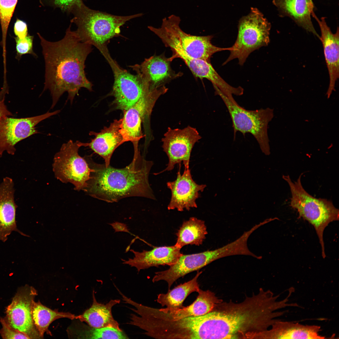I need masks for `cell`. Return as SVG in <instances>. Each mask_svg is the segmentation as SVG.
<instances>
[{
    "label": "cell",
    "instance_id": "cell-8",
    "mask_svg": "<svg viewBox=\"0 0 339 339\" xmlns=\"http://www.w3.org/2000/svg\"><path fill=\"white\" fill-rule=\"evenodd\" d=\"M83 143L70 140L62 145L55 155L52 164L56 177L63 183H70L76 191H84L92 170L84 158L78 154Z\"/></svg>",
    "mask_w": 339,
    "mask_h": 339
},
{
    "label": "cell",
    "instance_id": "cell-35",
    "mask_svg": "<svg viewBox=\"0 0 339 339\" xmlns=\"http://www.w3.org/2000/svg\"><path fill=\"white\" fill-rule=\"evenodd\" d=\"M4 99H0V121L5 116H12L13 115L7 109L4 103Z\"/></svg>",
    "mask_w": 339,
    "mask_h": 339
},
{
    "label": "cell",
    "instance_id": "cell-10",
    "mask_svg": "<svg viewBox=\"0 0 339 339\" xmlns=\"http://www.w3.org/2000/svg\"><path fill=\"white\" fill-rule=\"evenodd\" d=\"M105 59L114 74L112 94L117 108L126 110L151 90L140 76L132 74L120 67L110 55Z\"/></svg>",
    "mask_w": 339,
    "mask_h": 339
},
{
    "label": "cell",
    "instance_id": "cell-2",
    "mask_svg": "<svg viewBox=\"0 0 339 339\" xmlns=\"http://www.w3.org/2000/svg\"><path fill=\"white\" fill-rule=\"evenodd\" d=\"M84 158L92 170L84 191L90 196L111 203L131 196L155 199L148 180L153 163L146 160L137 150L130 164L122 169L106 167L90 157Z\"/></svg>",
    "mask_w": 339,
    "mask_h": 339
},
{
    "label": "cell",
    "instance_id": "cell-26",
    "mask_svg": "<svg viewBox=\"0 0 339 339\" xmlns=\"http://www.w3.org/2000/svg\"><path fill=\"white\" fill-rule=\"evenodd\" d=\"M202 272L198 271L196 275L190 280L168 290L166 293L159 294L157 302L162 306H166V308L169 309L183 307V303L186 297L191 293L197 292L199 290L200 288L197 281Z\"/></svg>",
    "mask_w": 339,
    "mask_h": 339
},
{
    "label": "cell",
    "instance_id": "cell-30",
    "mask_svg": "<svg viewBox=\"0 0 339 339\" xmlns=\"http://www.w3.org/2000/svg\"><path fill=\"white\" fill-rule=\"evenodd\" d=\"M18 0H0V23L3 55H6V42L8 27Z\"/></svg>",
    "mask_w": 339,
    "mask_h": 339
},
{
    "label": "cell",
    "instance_id": "cell-34",
    "mask_svg": "<svg viewBox=\"0 0 339 339\" xmlns=\"http://www.w3.org/2000/svg\"><path fill=\"white\" fill-rule=\"evenodd\" d=\"M13 31L16 37L20 39L24 38L28 35L26 23L23 20L17 19L14 24Z\"/></svg>",
    "mask_w": 339,
    "mask_h": 339
},
{
    "label": "cell",
    "instance_id": "cell-31",
    "mask_svg": "<svg viewBox=\"0 0 339 339\" xmlns=\"http://www.w3.org/2000/svg\"><path fill=\"white\" fill-rule=\"evenodd\" d=\"M16 42V50L17 59L22 55L26 54H31L35 56L36 55L33 51V36L28 35L24 38H14Z\"/></svg>",
    "mask_w": 339,
    "mask_h": 339
},
{
    "label": "cell",
    "instance_id": "cell-17",
    "mask_svg": "<svg viewBox=\"0 0 339 339\" xmlns=\"http://www.w3.org/2000/svg\"><path fill=\"white\" fill-rule=\"evenodd\" d=\"M169 58L164 54L146 58L140 64L130 67L148 85L150 90L165 86L171 80L181 77L183 73H176L172 69Z\"/></svg>",
    "mask_w": 339,
    "mask_h": 339
},
{
    "label": "cell",
    "instance_id": "cell-13",
    "mask_svg": "<svg viewBox=\"0 0 339 339\" xmlns=\"http://www.w3.org/2000/svg\"><path fill=\"white\" fill-rule=\"evenodd\" d=\"M37 295L36 291L32 287L22 289L16 294L6 309L5 319L8 325L30 339L41 338L32 316V305Z\"/></svg>",
    "mask_w": 339,
    "mask_h": 339
},
{
    "label": "cell",
    "instance_id": "cell-33",
    "mask_svg": "<svg viewBox=\"0 0 339 339\" xmlns=\"http://www.w3.org/2000/svg\"><path fill=\"white\" fill-rule=\"evenodd\" d=\"M53 5L65 11L71 12L83 3L82 0H49Z\"/></svg>",
    "mask_w": 339,
    "mask_h": 339
},
{
    "label": "cell",
    "instance_id": "cell-24",
    "mask_svg": "<svg viewBox=\"0 0 339 339\" xmlns=\"http://www.w3.org/2000/svg\"><path fill=\"white\" fill-rule=\"evenodd\" d=\"M122 119L115 120L108 127L95 134V137L89 143H83V146L89 147L105 160L106 167L110 165L111 157L115 150L123 143L120 132Z\"/></svg>",
    "mask_w": 339,
    "mask_h": 339
},
{
    "label": "cell",
    "instance_id": "cell-4",
    "mask_svg": "<svg viewBox=\"0 0 339 339\" xmlns=\"http://www.w3.org/2000/svg\"><path fill=\"white\" fill-rule=\"evenodd\" d=\"M302 174L297 181L293 182L289 175L282 178L288 184L291 193L290 206L298 212L299 217L308 221L314 227L320 244L322 255L326 256L323 238L324 230L328 224L339 220V210L332 202L326 199L317 198L309 194L301 181Z\"/></svg>",
    "mask_w": 339,
    "mask_h": 339
},
{
    "label": "cell",
    "instance_id": "cell-22",
    "mask_svg": "<svg viewBox=\"0 0 339 339\" xmlns=\"http://www.w3.org/2000/svg\"><path fill=\"white\" fill-rule=\"evenodd\" d=\"M272 328L260 333L258 336L267 339H324L319 335L320 327L319 326L303 325L291 321L278 320Z\"/></svg>",
    "mask_w": 339,
    "mask_h": 339
},
{
    "label": "cell",
    "instance_id": "cell-11",
    "mask_svg": "<svg viewBox=\"0 0 339 339\" xmlns=\"http://www.w3.org/2000/svg\"><path fill=\"white\" fill-rule=\"evenodd\" d=\"M201 138L196 128L190 126L180 129L168 127L162 139V147L169 162L164 171H171L175 164L183 162L184 166H189L192 150Z\"/></svg>",
    "mask_w": 339,
    "mask_h": 339
},
{
    "label": "cell",
    "instance_id": "cell-36",
    "mask_svg": "<svg viewBox=\"0 0 339 339\" xmlns=\"http://www.w3.org/2000/svg\"><path fill=\"white\" fill-rule=\"evenodd\" d=\"M115 229V231H124L129 232L126 224L116 222L110 224Z\"/></svg>",
    "mask_w": 339,
    "mask_h": 339
},
{
    "label": "cell",
    "instance_id": "cell-25",
    "mask_svg": "<svg viewBox=\"0 0 339 339\" xmlns=\"http://www.w3.org/2000/svg\"><path fill=\"white\" fill-rule=\"evenodd\" d=\"M93 303L91 307L82 314L78 315V319L89 326L95 328L112 327L121 329L118 322L114 318L112 313V308L119 304V299H111L104 304L98 302L94 290L92 294Z\"/></svg>",
    "mask_w": 339,
    "mask_h": 339
},
{
    "label": "cell",
    "instance_id": "cell-12",
    "mask_svg": "<svg viewBox=\"0 0 339 339\" xmlns=\"http://www.w3.org/2000/svg\"><path fill=\"white\" fill-rule=\"evenodd\" d=\"M60 112L56 110L31 117L14 118L6 116L0 121V158L4 151L15 153V145L19 142L38 133L35 126L42 121Z\"/></svg>",
    "mask_w": 339,
    "mask_h": 339
},
{
    "label": "cell",
    "instance_id": "cell-32",
    "mask_svg": "<svg viewBox=\"0 0 339 339\" xmlns=\"http://www.w3.org/2000/svg\"><path fill=\"white\" fill-rule=\"evenodd\" d=\"M2 328L0 330V334L3 339H30L25 334L11 327L6 321L5 319L0 320Z\"/></svg>",
    "mask_w": 339,
    "mask_h": 339
},
{
    "label": "cell",
    "instance_id": "cell-16",
    "mask_svg": "<svg viewBox=\"0 0 339 339\" xmlns=\"http://www.w3.org/2000/svg\"><path fill=\"white\" fill-rule=\"evenodd\" d=\"M219 259L217 249L190 255L182 254L177 261L170 266L168 269L156 272L152 281L153 282L161 280L166 281L169 290L173 283L180 278Z\"/></svg>",
    "mask_w": 339,
    "mask_h": 339
},
{
    "label": "cell",
    "instance_id": "cell-21",
    "mask_svg": "<svg viewBox=\"0 0 339 339\" xmlns=\"http://www.w3.org/2000/svg\"><path fill=\"white\" fill-rule=\"evenodd\" d=\"M272 3L277 8L279 16L288 17L299 26L320 39V36L311 21V13L314 8L312 0H273Z\"/></svg>",
    "mask_w": 339,
    "mask_h": 339
},
{
    "label": "cell",
    "instance_id": "cell-7",
    "mask_svg": "<svg viewBox=\"0 0 339 339\" xmlns=\"http://www.w3.org/2000/svg\"><path fill=\"white\" fill-rule=\"evenodd\" d=\"M215 94L218 95L225 104L230 115L234 136L237 132L245 136L251 134L256 139L262 151L266 154L270 153L268 124L274 117L273 109L269 108L249 110L230 100L216 87Z\"/></svg>",
    "mask_w": 339,
    "mask_h": 339
},
{
    "label": "cell",
    "instance_id": "cell-18",
    "mask_svg": "<svg viewBox=\"0 0 339 339\" xmlns=\"http://www.w3.org/2000/svg\"><path fill=\"white\" fill-rule=\"evenodd\" d=\"M311 16L317 22L321 31L320 40L323 44L325 58L328 68L329 84L326 94L330 98L332 92L335 91L336 81L339 76V32L337 27L336 31L333 33L328 26L325 17L320 19L314 11Z\"/></svg>",
    "mask_w": 339,
    "mask_h": 339
},
{
    "label": "cell",
    "instance_id": "cell-28",
    "mask_svg": "<svg viewBox=\"0 0 339 339\" xmlns=\"http://www.w3.org/2000/svg\"><path fill=\"white\" fill-rule=\"evenodd\" d=\"M32 316L34 324L41 338H43L45 332L51 335L48 327L55 320L62 318L71 320L78 319V315L69 312L52 310L43 305L40 301L35 302L34 301L32 305Z\"/></svg>",
    "mask_w": 339,
    "mask_h": 339
},
{
    "label": "cell",
    "instance_id": "cell-20",
    "mask_svg": "<svg viewBox=\"0 0 339 339\" xmlns=\"http://www.w3.org/2000/svg\"><path fill=\"white\" fill-rule=\"evenodd\" d=\"M15 189L13 179L4 178L0 184V240L5 242L13 231L25 235L17 228L16 212L18 206L14 199Z\"/></svg>",
    "mask_w": 339,
    "mask_h": 339
},
{
    "label": "cell",
    "instance_id": "cell-29",
    "mask_svg": "<svg viewBox=\"0 0 339 339\" xmlns=\"http://www.w3.org/2000/svg\"><path fill=\"white\" fill-rule=\"evenodd\" d=\"M73 331V336L85 339H128L122 330L112 327L95 328L82 325Z\"/></svg>",
    "mask_w": 339,
    "mask_h": 339
},
{
    "label": "cell",
    "instance_id": "cell-14",
    "mask_svg": "<svg viewBox=\"0 0 339 339\" xmlns=\"http://www.w3.org/2000/svg\"><path fill=\"white\" fill-rule=\"evenodd\" d=\"M168 90L164 86L151 90L133 106L125 110L120 129L123 143L130 141L136 143L142 137L141 128L142 120L145 116L150 114L157 100Z\"/></svg>",
    "mask_w": 339,
    "mask_h": 339
},
{
    "label": "cell",
    "instance_id": "cell-19",
    "mask_svg": "<svg viewBox=\"0 0 339 339\" xmlns=\"http://www.w3.org/2000/svg\"><path fill=\"white\" fill-rule=\"evenodd\" d=\"M181 249L175 245L169 246L156 247L151 250H143L141 252L131 249L130 251L134 254L133 258L128 260H122L123 264L136 267L139 272L151 267L172 265L182 254Z\"/></svg>",
    "mask_w": 339,
    "mask_h": 339
},
{
    "label": "cell",
    "instance_id": "cell-15",
    "mask_svg": "<svg viewBox=\"0 0 339 339\" xmlns=\"http://www.w3.org/2000/svg\"><path fill=\"white\" fill-rule=\"evenodd\" d=\"M180 167L179 164L176 179L167 183L171 194L167 207L169 210L177 209L181 212L185 209L189 211L191 208H197L196 200L200 196L199 192H202L206 186L205 185H199L193 180L189 166H184V171L182 175Z\"/></svg>",
    "mask_w": 339,
    "mask_h": 339
},
{
    "label": "cell",
    "instance_id": "cell-3",
    "mask_svg": "<svg viewBox=\"0 0 339 339\" xmlns=\"http://www.w3.org/2000/svg\"><path fill=\"white\" fill-rule=\"evenodd\" d=\"M71 12L74 15L72 21L77 26L76 31L80 40L94 46L101 53L108 50L109 41L119 35L120 27L126 22L143 15H115L90 9L83 2Z\"/></svg>",
    "mask_w": 339,
    "mask_h": 339
},
{
    "label": "cell",
    "instance_id": "cell-5",
    "mask_svg": "<svg viewBox=\"0 0 339 339\" xmlns=\"http://www.w3.org/2000/svg\"><path fill=\"white\" fill-rule=\"evenodd\" d=\"M180 21L179 17L172 15L163 19L160 28L151 26L148 28L161 39L166 47L180 49L191 57L209 62L215 53L230 50V47L221 48L213 45L211 42L213 35L199 36L186 33L180 28Z\"/></svg>",
    "mask_w": 339,
    "mask_h": 339
},
{
    "label": "cell",
    "instance_id": "cell-1",
    "mask_svg": "<svg viewBox=\"0 0 339 339\" xmlns=\"http://www.w3.org/2000/svg\"><path fill=\"white\" fill-rule=\"evenodd\" d=\"M45 63V81L43 91L50 90L52 102L56 105L65 92L72 103L82 88L92 90V84L86 77L85 62L92 50V46L82 42L71 26L64 37L56 42L45 39L39 33Z\"/></svg>",
    "mask_w": 339,
    "mask_h": 339
},
{
    "label": "cell",
    "instance_id": "cell-27",
    "mask_svg": "<svg viewBox=\"0 0 339 339\" xmlns=\"http://www.w3.org/2000/svg\"><path fill=\"white\" fill-rule=\"evenodd\" d=\"M207 234L204 221L191 217L183 222L176 233L177 239L175 245L180 248L189 245L199 246Z\"/></svg>",
    "mask_w": 339,
    "mask_h": 339
},
{
    "label": "cell",
    "instance_id": "cell-9",
    "mask_svg": "<svg viewBox=\"0 0 339 339\" xmlns=\"http://www.w3.org/2000/svg\"><path fill=\"white\" fill-rule=\"evenodd\" d=\"M196 299L191 304L175 309H157L143 305L135 301L131 309L135 314L159 319L176 320L191 316L201 315L209 313L221 302L213 292L200 288Z\"/></svg>",
    "mask_w": 339,
    "mask_h": 339
},
{
    "label": "cell",
    "instance_id": "cell-23",
    "mask_svg": "<svg viewBox=\"0 0 339 339\" xmlns=\"http://www.w3.org/2000/svg\"><path fill=\"white\" fill-rule=\"evenodd\" d=\"M172 56L169 58L171 62L174 59L180 58L185 62L193 75L200 79H208L222 93H226L231 89V85L226 83L218 74L210 62L195 58L188 55L182 50L178 48L171 49Z\"/></svg>",
    "mask_w": 339,
    "mask_h": 339
},
{
    "label": "cell",
    "instance_id": "cell-6",
    "mask_svg": "<svg viewBox=\"0 0 339 339\" xmlns=\"http://www.w3.org/2000/svg\"><path fill=\"white\" fill-rule=\"evenodd\" d=\"M271 27L270 23L258 9L251 8L250 13L239 21L236 40L230 47L229 56L223 65L237 58L239 64L242 65L252 52L267 46Z\"/></svg>",
    "mask_w": 339,
    "mask_h": 339
}]
</instances>
